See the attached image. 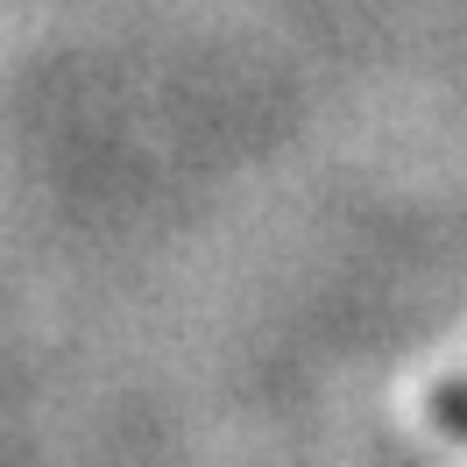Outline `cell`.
Returning a JSON list of instances; mask_svg holds the SVG:
<instances>
[{"label":"cell","instance_id":"obj_1","mask_svg":"<svg viewBox=\"0 0 467 467\" xmlns=\"http://www.w3.org/2000/svg\"><path fill=\"white\" fill-rule=\"evenodd\" d=\"M432 410H439V425H446V432H461V439H467V382H453V389H446Z\"/></svg>","mask_w":467,"mask_h":467}]
</instances>
